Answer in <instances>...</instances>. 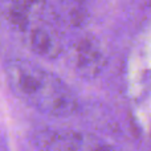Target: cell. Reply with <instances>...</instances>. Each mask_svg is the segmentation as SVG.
I'll use <instances>...</instances> for the list:
<instances>
[{"label": "cell", "instance_id": "6da1fadb", "mask_svg": "<svg viewBox=\"0 0 151 151\" xmlns=\"http://www.w3.org/2000/svg\"><path fill=\"white\" fill-rule=\"evenodd\" d=\"M5 76L13 93L40 111L66 117L77 107L70 89L58 77L31 61H9L5 66Z\"/></svg>", "mask_w": 151, "mask_h": 151}, {"label": "cell", "instance_id": "7a4b0ae2", "mask_svg": "<svg viewBox=\"0 0 151 151\" xmlns=\"http://www.w3.org/2000/svg\"><path fill=\"white\" fill-rule=\"evenodd\" d=\"M40 143L44 149H99L97 145H91L90 141L85 139L82 134L78 133H49L42 137Z\"/></svg>", "mask_w": 151, "mask_h": 151}]
</instances>
